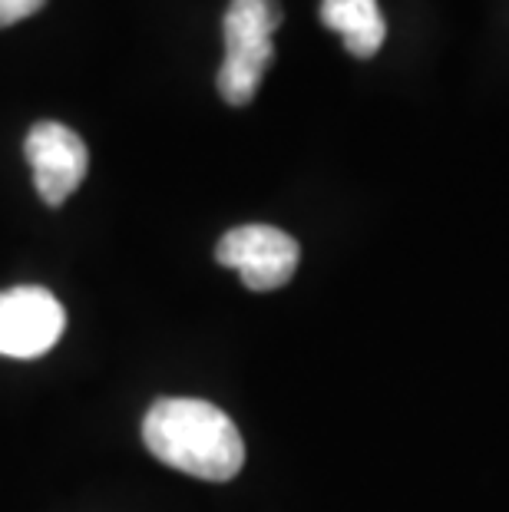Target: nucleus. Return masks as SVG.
<instances>
[{
	"label": "nucleus",
	"mask_w": 509,
	"mask_h": 512,
	"mask_svg": "<svg viewBox=\"0 0 509 512\" xmlns=\"http://www.w3.org/2000/svg\"><path fill=\"white\" fill-rule=\"evenodd\" d=\"M143 443L159 463L209 483H229L245 466V440L235 420L209 400H156L143 420Z\"/></svg>",
	"instance_id": "nucleus-1"
},
{
	"label": "nucleus",
	"mask_w": 509,
	"mask_h": 512,
	"mask_svg": "<svg viewBox=\"0 0 509 512\" xmlns=\"http://www.w3.org/2000/svg\"><path fill=\"white\" fill-rule=\"evenodd\" d=\"M281 24L278 0H232L225 10V63L219 70V93L229 106L255 100L262 76L275 60V30Z\"/></svg>",
	"instance_id": "nucleus-2"
},
{
	"label": "nucleus",
	"mask_w": 509,
	"mask_h": 512,
	"mask_svg": "<svg viewBox=\"0 0 509 512\" xmlns=\"http://www.w3.org/2000/svg\"><path fill=\"white\" fill-rule=\"evenodd\" d=\"M215 258L219 265L235 268L245 288L275 291L295 278L301 248L295 238L275 225H238L215 245Z\"/></svg>",
	"instance_id": "nucleus-3"
},
{
	"label": "nucleus",
	"mask_w": 509,
	"mask_h": 512,
	"mask_svg": "<svg viewBox=\"0 0 509 512\" xmlns=\"http://www.w3.org/2000/svg\"><path fill=\"white\" fill-rule=\"evenodd\" d=\"M24 152L34 166V182L47 205H63L86 179L90 152L70 126L43 119L24 139Z\"/></svg>",
	"instance_id": "nucleus-4"
},
{
	"label": "nucleus",
	"mask_w": 509,
	"mask_h": 512,
	"mask_svg": "<svg viewBox=\"0 0 509 512\" xmlns=\"http://www.w3.org/2000/svg\"><path fill=\"white\" fill-rule=\"evenodd\" d=\"M67 314L47 288H14L0 294V354L40 357L60 341Z\"/></svg>",
	"instance_id": "nucleus-5"
},
{
	"label": "nucleus",
	"mask_w": 509,
	"mask_h": 512,
	"mask_svg": "<svg viewBox=\"0 0 509 512\" xmlns=\"http://www.w3.org/2000/svg\"><path fill=\"white\" fill-rule=\"evenodd\" d=\"M318 14L321 24L341 37L351 57L367 60L384 47L387 20L377 0H321Z\"/></svg>",
	"instance_id": "nucleus-6"
},
{
	"label": "nucleus",
	"mask_w": 509,
	"mask_h": 512,
	"mask_svg": "<svg viewBox=\"0 0 509 512\" xmlns=\"http://www.w3.org/2000/svg\"><path fill=\"white\" fill-rule=\"evenodd\" d=\"M43 4H47V0H0V30L34 17Z\"/></svg>",
	"instance_id": "nucleus-7"
}]
</instances>
